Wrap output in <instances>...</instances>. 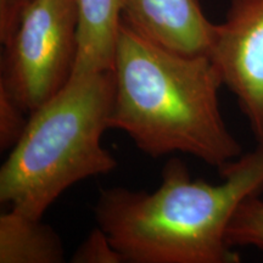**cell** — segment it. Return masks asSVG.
Segmentation results:
<instances>
[{"label": "cell", "instance_id": "1", "mask_svg": "<svg viewBox=\"0 0 263 263\" xmlns=\"http://www.w3.org/2000/svg\"><path fill=\"white\" fill-rule=\"evenodd\" d=\"M221 184L192 179L182 161L162 170L155 192L101 189L98 227L132 263H238L227 230L240 203L263 192V143L219 170Z\"/></svg>", "mask_w": 263, "mask_h": 263}, {"label": "cell", "instance_id": "2", "mask_svg": "<svg viewBox=\"0 0 263 263\" xmlns=\"http://www.w3.org/2000/svg\"><path fill=\"white\" fill-rule=\"evenodd\" d=\"M108 126L151 157L193 155L223 168L242 155L219 108L222 78L209 55H186L144 38L121 20Z\"/></svg>", "mask_w": 263, "mask_h": 263}, {"label": "cell", "instance_id": "3", "mask_svg": "<svg viewBox=\"0 0 263 263\" xmlns=\"http://www.w3.org/2000/svg\"><path fill=\"white\" fill-rule=\"evenodd\" d=\"M114 99L111 71L72 77L60 93L29 115L0 170V201L42 219L71 185L111 173L117 160L101 144Z\"/></svg>", "mask_w": 263, "mask_h": 263}, {"label": "cell", "instance_id": "4", "mask_svg": "<svg viewBox=\"0 0 263 263\" xmlns=\"http://www.w3.org/2000/svg\"><path fill=\"white\" fill-rule=\"evenodd\" d=\"M3 47L0 87L31 115L60 93L73 73L77 0H33Z\"/></svg>", "mask_w": 263, "mask_h": 263}, {"label": "cell", "instance_id": "5", "mask_svg": "<svg viewBox=\"0 0 263 263\" xmlns=\"http://www.w3.org/2000/svg\"><path fill=\"white\" fill-rule=\"evenodd\" d=\"M209 57L263 143V0H230Z\"/></svg>", "mask_w": 263, "mask_h": 263}, {"label": "cell", "instance_id": "6", "mask_svg": "<svg viewBox=\"0 0 263 263\" xmlns=\"http://www.w3.org/2000/svg\"><path fill=\"white\" fill-rule=\"evenodd\" d=\"M121 20L144 38L186 55H209L216 24L199 0H120Z\"/></svg>", "mask_w": 263, "mask_h": 263}, {"label": "cell", "instance_id": "7", "mask_svg": "<svg viewBox=\"0 0 263 263\" xmlns=\"http://www.w3.org/2000/svg\"><path fill=\"white\" fill-rule=\"evenodd\" d=\"M77 6L78 49L72 77L111 71L121 27L120 0H77Z\"/></svg>", "mask_w": 263, "mask_h": 263}, {"label": "cell", "instance_id": "8", "mask_svg": "<svg viewBox=\"0 0 263 263\" xmlns=\"http://www.w3.org/2000/svg\"><path fill=\"white\" fill-rule=\"evenodd\" d=\"M65 249L51 227L14 210L0 216V263H61Z\"/></svg>", "mask_w": 263, "mask_h": 263}, {"label": "cell", "instance_id": "9", "mask_svg": "<svg viewBox=\"0 0 263 263\" xmlns=\"http://www.w3.org/2000/svg\"><path fill=\"white\" fill-rule=\"evenodd\" d=\"M230 248L254 246L263 250V200L252 195L240 203L227 230Z\"/></svg>", "mask_w": 263, "mask_h": 263}, {"label": "cell", "instance_id": "10", "mask_svg": "<svg viewBox=\"0 0 263 263\" xmlns=\"http://www.w3.org/2000/svg\"><path fill=\"white\" fill-rule=\"evenodd\" d=\"M29 114L14 98L0 87V147L12 149L28 123Z\"/></svg>", "mask_w": 263, "mask_h": 263}, {"label": "cell", "instance_id": "11", "mask_svg": "<svg viewBox=\"0 0 263 263\" xmlns=\"http://www.w3.org/2000/svg\"><path fill=\"white\" fill-rule=\"evenodd\" d=\"M73 263H121L123 256L105 234L100 227L91 230L72 256Z\"/></svg>", "mask_w": 263, "mask_h": 263}, {"label": "cell", "instance_id": "12", "mask_svg": "<svg viewBox=\"0 0 263 263\" xmlns=\"http://www.w3.org/2000/svg\"><path fill=\"white\" fill-rule=\"evenodd\" d=\"M33 0H0V42H8L17 27L25 9Z\"/></svg>", "mask_w": 263, "mask_h": 263}]
</instances>
